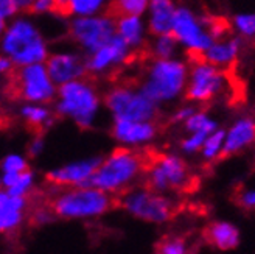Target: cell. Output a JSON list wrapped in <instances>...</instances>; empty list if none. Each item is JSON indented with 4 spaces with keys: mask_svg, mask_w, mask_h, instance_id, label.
Here are the masks:
<instances>
[{
    "mask_svg": "<svg viewBox=\"0 0 255 254\" xmlns=\"http://www.w3.org/2000/svg\"><path fill=\"white\" fill-rule=\"evenodd\" d=\"M146 164V158L138 150L120 147L106 159H101L89 181V187L100 189L109 195H123L126 190L132 189L140 176L145 175Z\"/></svg>",
    "mask_w": 255,
    "mask_h": 254,
    "instance_id": "cell-1",
    "label": "cell"
},
{
    "mask_svg": "<svg viewBox=\"0 0 255 254\" xmlns=\"http://www.w3.org/2000/svg\"><path fill=\"white\" fill-rule=\"evenodd\" d=\"M48 206L56 217L75 220L105 215L116 206V201L114 195L95 187H70L50 200Z\"/></svg>",
    "mask_w": 255,
    "mask_h": 254,
    "instance_id": "cell-2",
    "label": "cell"
},
{
    "mask_svg": "<svg viewBox=\"0 0 255 254\" xmlns=\"http://www.w3.org/2000/svg\"><path fill=\"white\" fill-rule=\"evenodd\" d=\"M188 69L177 59H152L146 69V77L140 84L142 91L151 101L159 106L179 98L185 92Z\"/></svg>",
    "mask_w": 255,
    "mask_h": 254,
    "instance_id": "cell-3",
    "label": "cell"
},
{
    "mask_svg": "<svg viewBox=\"0 0 255 254\" xmlns=\"http://www.w3.org/2000/svg\"><path fill=\"white\" fill-rule=\"evenodd\" d=\"M100 108V97L89 80H75L59 87L56 112L70 117L81 128H91Z\"/></svg>",
    "mask_w": 255,
    "mask_h": 254,
    "instance_id": "cell-4",
    "label": "cell"
},
{
    "mask_svg": "<svg viewBox=\"0 0 255 254\" xmlns=\"http://www.w3.org/2000/svg\"><path fill=\"white\" fill-rule=\"evenodd\" d=\"M5 92L12 100L47 103L55 97V86L42 64L17 66L9 70Z\"/></svg>",
    "mask_w": 255,
    "mask_h": 254,
    "instance_id": "cell-5",
    "label": "cell"
},
{
    "mask_svg": "<svg viewBox=\"0 0 255 254\" xmlns=\"http://www.w3.org/2000/svg\"><path fill=\"white\" fill-rule=\"evenodd\" d=\"M146 187L167 195L182 192L191 184V172L187 161L174 153H163L152 158L145 170Z\"/></svg>",
    "mask_w": 255,
    "mask_h": 254,
    "instance_id": "cell-6",
    "label": "cell"
},
{
    "mask_svg": "<svg viewBox=\"0 0 255 254\" xmlns=\"http://www.w3.org/2000/svg\"><path fill=\"white\" fill-rule=\"evenodd\" d=\"M3 52L16 66L41 64L47 58V45L33 23L16 20L5 33L2 42Z\"/></svg>",
    "mask_w": 255,
    "mask_h": 254,
    "instance_id": "cell-7",
    "label": "cell"
},
{
    "mask_svg": "<svg viewBox=\"0 0 255 254\" xmlns=\"http://www.w3.org/2000/svg\"><path fill=\"white\" fill-rule=\"evenodd\" d=\"M232 70H221L201 59H190L185 98L196 105H207L221 97L231 83Z\"/></svg>",
    "mask_w": 255,
    "mask_h": 254,
    "instance_id": "cell-8",
    "label": "cell"
},
{
    "mask_svg": "<svg viewBox=\"0 0 255 254\" xmlns=\"http://www.w3.org/2000/svg\"><path fill=\"white\" fill-rule=\"evenodd\" d=\"M105 103L112 112L114 120L156 122L159 106L151 101L140 89L128 84L112 87L105 97Z\"/></svg>",
    "mask_w": 255,
    "mask_h": 254,
    "instance_id": "cell-9",
    "label": "cell"
},
{
    "mask_svg": "<svg viewBox=\"0 0 255 254\" xmlns=\"http://www.w3.org/2000/svg\"><path fill=\"white\" fill-rule=\"evenodd\" d=\"M120 206L134 219L154 225L167 223L174 215V203L167 195L157 194L148 187L126 190L122 195Z\"/></svg>",
    "mask_w": 255,
    "mask_h": 254,
    "instance_id": "cell-10",
    "label": "cell"
},
{
    "mask_svg": "<svg viewBox=\"0 0 255 254\" xmlns=\"http://www.w3.org/2000/svg\"><path fill=\"white\" fill-rule=\"evenodd\" d=\"M171 34L177 42L187 47V53H202L215 42L201 19L185 6L174 11Z\"/></svg>",
    "mask_w": 255,
    "mask_h": 254,
    "instance_id": "cell-11",
    "label": "cell"
},
{
    "mask_svg": "<svg viewBox=\"0 0 255 254\" xmlns=\"http://www.w3.org/2000/svg\"><path fill=\"white\" fill-rule=\"evenodd\" d=\"M70 36L89 52H97L116 36V23L112 19L103 17H80L69 27Z\"/></svg>",
    "mask_w": 255,
    "mask_h": 254,
    "instance_id": "cell-12",
    "label": "cell"
},
{
    "mask_svg": "<svg viewBox=\"0 0 255 254\" xmlns=\"http://www.w3.org/2000/svg\"><path fill=\"white\" fill-rule=\"evenodd\" d=\"M137 61L138 55L135 52H129V47L120 36H114L105 47H101L86 59V70L91 75L105 72L114 73L120 66H126Z\"/></svg>",
    "mask_w": 255,
    "mask_h": 254,
    "instance_id": "cell-13",
    "label": "cell"
},
{
    "mask_svg": "<svg viewBox=\"0 0 255 254\" xmlns=\"http://www.w3.org/2000/svg\"><path fill=\"white\" fill-rule=\"evenodd\" d=\"M101 158H91L52 170L47 175V181L59 189L70 187H89L92 175L98 169Z\"/></svg>",
    "mask_w": 255,
    "mask_h": 254,
    "instance_id": "cell-14",
    "label": "cell"
},
{
    "mask_svg": "<svg viewBox=\"0 0 255 254\" xmlns=\"http://www.w3.org/2000/svg\"><path fill=\"white\" fill-rule=\"evenodd\" d=\"M156 122H132V120H114L112 136L126 148H140L154 141L157 136Z\"/></svg>",
    "mask_w": 255,
    "mask_h": 254,
    "instance_id": "cell-15",
    "label": "cell"
},
{
    "mask_svg": "<svg viewBox=\"0 0 255 254\" xmlns=\"http://www.w3.org/2000/svg\"><path fill=\"white\" fill-rule=\"evenodd\" d=\"M243 41L240 37H235L234 34L226 37L221 41H215L206 52L202 53H187L188 59H201L207 62L210 66H215L221 70H232V67L237 64V59L241 50Z\"/></svg>",
    "mask_w": 255,
    "mask_h": 254,
    "instance_id": "cell-16",
    "label": "cell"
},
{
    "mask_svg": "<svg viewBox=\"0 0 255 254\" xmlns=\"http://www.w3.org/2000/svg\"><path fill=\"white\" fill-rule=\"evenodd\" d=\"M48 77L56 84H66L75 80H83L86 70V61L72 53H55L47 61Z\"/></svg>",
    "mask_w": 255,
    "mask_h": 254,
    "instance_id": "cell-17",
    "label": "cell"
},
{
    "mask_svg": "<svg viewBox=\"0 0 255 254\" xmlns=\"http://www.w3.org/2000/svg\"><path fill=\"white\" fill-rule=\"evenodd\" d=\"M255 144V119L251 116L238 117L224 130V156H237Z\"/></svg>",
    "mask_w": 255,
    "mask_h": 254,
    "instance_id": "cell-18",
    "label": "cell"
},
{
    "mask_svg": "<svg viewBox=\"0 0 255 254\" xmlns=\"http://www.w3.org/2000/svg\"><path fill=\"white\" fill-rule=\"evenodd\" d=\"M204 239L218 251H234L241 244V231L229 220H213L204 231Z\"/></svg>",
    "mask_w": 255,
    "mask_h": 254,
    "instance_id": "cell-19",
    "label": "cell"
},
{
    "mask_svg": "<svg viewBox=\"0 0 255 254\" xmlns=\"http://www.w3.org/2000/svg\"><path fill=\"white\" fill-rule=\"evenodd\" d=\"M27 205V198L12 197L5 190H0V234L17 230L23 222Z\"/></svg>",
    "mask_w": 255,
    "mask_h": 254,
    "instance_id": "cell-20",
    "label": "cell"
},
{
    "mask_svg": "<svg viewBox=\"0 0 255 254\" xmlns=\"http://www.w3.org/2000/svg\"><path fill=\"white\" fill-rule=\"evenodd\" d=\"M174 5L171 0H151L149 5V33L154 36L171 34Z\"/></svg>",
    "mask_w": 255,
    "mask_h": 254,
    "instance_id": "cell-21",
    "label": "cell"
},
{
    "mask_svg": "<svg viewBox=\"0 0 255 254\" xmlns=\"http://www.w3.org/2000/svg\"><path fill=\"white\" fill-rule=\"evenodd\" d=\"M117 31L128 47L135 48L134 52H140L146 47L143 44V23L138 16H125L117 19Z\"/></svg>",
    "mask_w": 255,
    "mask_h": 254,
    "instance_id": "cell-22",
    "label": "cell"
},
{
    "mask_svg": "<svg viewBox=\"0 0 255 254\" xmlns=\"http://www.w3.org/2000/svg\"><path fill=\"white\" fill-rule=\"evenodd\" d=\"M20 114L25 120V123L28 125V128L34 131L37 136H41L44 130H47L48 126H52L53 123V116L47 108L39 106V105H27L20 109Z\"/></svg>",
    "mask_w": 255,
    "mask_h": 254,
    "instance_id": "cell-23",
    "label": "cell"
},
{
    "mask_svg": "<svg viewBox=\"0 0 255 254\" xmlns=\"http://www.w3.org/2000/svg\"><path fill=\"white\" fill-rule=\"evenodd\" d=\"M146 8V0H112L105 16L117 20L125 16H140Z\"/></svg>",
    "mask_w": 255,
    "mask_h": 254,
    "instance_id": "cell-24",
    "label": "cell"
},
{
    "mask_svg": "<svg viewBox=\"0 0 255 254\" xmlns=\"http://www.w3.org/2000/svg\"><path fill=\"white\" fill-rule=\"evenodd\" d=\"M199 155L204 162H215L224 156V130L218 128L210 133L204 142Z\"/></svg>",
    "mask_w": 255,
    "mask_h": 254,
    "instance_id": "cell-25",
    "label": "cell"
},
{
    "mask_svg": "<svg viewBox=\"0 0 255 254\" xmlns=\"http://www.w3.org/2000/svg\"><path fill=\"white\" fill-rule=\"evenodd\" d=\"M182 125H184L187 133L210 134L215 130H218V123H216V120L210 116L209 112L202 111V109H196V112L193 114V116H191L190 119H187Z\"/></svg>",
    "mask_w": 255,
    "mask_h": 254,
    "instance_id": "cell-26",
    "label": "cell"
},
{
    "mask_svg": "<svg viewBox=\"0 0 255 254\" xmlns=\"http://www.w3.org/2000/svg\"><path fill=\"white\" fill-rule=\"evenodd\" d=\"M154 254H191L187 239L177 234L165 236L156 245Z\"/></svg>",
    "mask_w": 255,
    "mask_h": 254,
    "instance_id": "cell-27",
    "label": "cell"
},
{
    "mask_svg": "<svg viewBox=\"0 0 255 254\" xmlns=\"http://www.w3.org/2000/svg\"><path fill=\"white\" fill-rule=\"evenodd\" d=\"M177 41L173 37V34H162L157 36L151 47H148V55L152 59H170L176 50Z\"/></svg>",
    "mask_w": 255,
    "mask_h": 254,
    "instance_id": "cell-28",
    "label": "cell"
},
{
    "mask_svg": "<svg viewBox=\"0 0 255 254\" xmlns=\"http://www.w3.org/2000/svg\"><path fill=\"white\" fill-rule=\"evenodd\" d=\"M33 184H34V173L31 170H25V172H20L17 175L14 184H12L9 189H6L5 192L12 195V197H23V198H27V195L30 194Z\"/></svg>",
    "mask_w": 255,
    "mask_h": 254,
    "instance_id": "cell-29",
    "label": "cell"
},
{
    "mask_svg": "<svg viewBox=\"0 0 255 254\" xmlns=\"http://www.w3.org/2000/svg\"><path fill=\"white\" fill-rule=\"evenodd\" d=\"M209 134L206 133H187V136L181 141V151L184 155H198Z\"/></svg>",
    "mask_w": 255,
    "mask_h": 254,
    "instance_id": "cell-30",
    "label": "cell"
},
{
    "mask_svg": "<svg viewBox=\"0 0 255 254\" xmlns=\"http://www.w3.org/2000/svg\"><path fill=\"white\" fill-rule=\"evenodd\" d=\"M234 27L246 39L255 42V14H238L234 19Z\"/></svg>",
    "mask_w": 255,
    "mask_h": 254,
    "instance_id": "cell-31",
    "label": "cell"
},
{
    "mask_svg": "<svg viewBox=\"0 0 255 254\" xmlns=\"http://www.w3.org/2000/svg\"><path fill=\"white\" fill-rule=\"evenodd\" d=\"M103 3H105V0H69L72 14L76 12V14H81V16L94 14V12H97L103 6Z\"/></svg>",
    "mask_w": 255,
    "mask_h": 254,
    "instance_id": "cell-32",
    "label": "cell"
},
{
    "mask_svg": "<svg viewBox=\"0 0 255 254\" xmlns=\"http://www.w3.org/2000/svg\"><path fill=\"white\" fill-rule=\"evenodd\" d=\"M237 205L243 209V211H255V187L254 186H248L238 190L237 194Z\"/></svg>",
    "mask_w": 255,
    "mask_h": 254,
    "instance_id": "cell-33",
    "label": "cell"
},
{
    "mask_svg": "<svg viewBox=\"0 0 255 254\" xmlns=\"http://www.w3.org/2000/svg\"><path fill=\"white\" fill-rule=\"evenodd\" d=\"M28 170V162L19 155H9L2 162V172H11V173H20Z\"/></svg>",
    "mask_w": 255,
    "mask_h": 254,
    "instance_id": "cell-34",
    "label": "cell"
},
{
    "mask_svg": "<svg viewBox=\"0 0 255 254\" xmlns=\"http://www.w3.org/2000/svg\"><path fill=\"white\" fill-rule=\"evenodd\" d=\"M56 215L53 214V211L50 209V206H42V208H37L33 214H31V222L34 225H45L50 223Z\"/></svg>",
    "mask_w": 255,
    "mask_h": 254,
    "instance_id": "cell-35",
    "label": "cell"
},
{
    "mask_svg": "<svg viewBox=\"0 0 255 254\" xmlns=\"http://www.w3.org/2000/svg\"><path fill=\"white\" fill-rule=\"evenodd\" d=\"M195 112H196V108H195L193 105H184V106L177 108V109L174 111L171 120H173L174 123H184L187 119H190L191 116H193Z\"/></svg>",
    "mask_w": 255,
    "mask_h": 254,
    "instance_id": "cell-36",
    "label": "cell"
},
{
    "mask_svg": "<svg viewBox=\"0 0 255 254\" xmlns=\"http://www.w3.org/2000/svg\"><path fill=\"white\" fill-rule=\"evenodd\" d=\"M55 11V0H34L30 6L28 12L31 14H39V12H53Z\"/></svg>",
    "mask_w": 255,
    "mask_h": 254,
    "instance_id": "cell-37",
    "label": "cell"
},
{
    "mask_svg": "<svg viewBox=\"0 0 255 254\" xmlns=\"http://www.w3.org/2000/svg\"><path fill=\"white\" fill-rule=\"evenodd\" d=\"M17 11L16 0H0V16L2 17H9Z\"/></svg>",
    "mask_w": 255,
    "mask_h": 254,
    "instance_id": "cell-38",
    "label": "cell"
},
{
    "mask_svg": "<svg viewBox=\"0 0 255 254\" xmlns=\"http://www.w3.org/2000/svg\"><path fill=\"white\" fill-rule=\"evenodd\" d=\"M42 148H44V141H42V137L41 136H36L34 137V141L31 142V145H30V148H28V151H30V155L31 156H37L42 151Z\"/></svg>",
    "mask_w": 255,
    "mask_h": 254,
    "instance_id": "cell-39",
    "label": "cell"
},
{
    "mask_svg": "<svg viewBox=\"0 0 255 254\" xmlns=\"http://www.w3.org/2000/svg\"><path fill=\"white\" fill-rule=\"evenodd\" d=\"M12 69V62L9 58H5V56H0V73L3 72H8Z\"/></svg>",
    "mask_w": 255,
    "mask_h": 254,
    "instance_id": "cell-40",
    "label": "cell"
},
{
    "mask_svg": "<svg viewBox=\"0 0 255 254\" xmlns=\"http://www.w3.org/2000/svg\"><path fill=\"white\" fill-rule=\"evenodd\" d=\"M34 0H16V5L19 11H28L30 6L33 5Z\"/></svg>",
    "mask_w": 255,
    "mask_h": 254,
    "instance_id": "cell-41",
    "label": "cell"
},
{
    "mask_svg": "<svg viewBox=\"0 0 255 254\" xmlns=\"http://www.w3.org/2000/svg\"><path fill=\"white\" fill-rule=\"evenodd\" d=\"M3 28H5V17L0 16V33L3 31Z\"/></svg>",
    "mask_w": 255,
    "mask_h": 254,
    "instance_id": "cell-42",
    "label": "cell"
},
{
    "mask_svg": "<svg viewBox=\"0 0 255 254\" xmlns=\"http://www.w3.org/2000/svg\"><path fill=\"white\" fill-rule=\"evenodd\" d=\"M0 187H2V176H0Z\"/></svg>",
    "mask_w": 255,
    "mask_h": 254,
    "instance_id": "cell-43",
    "label": "cell"
}]
</instances>
